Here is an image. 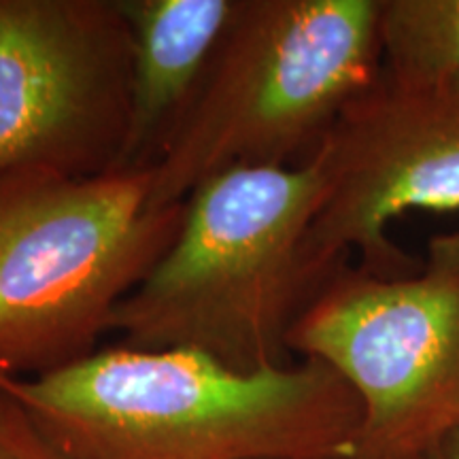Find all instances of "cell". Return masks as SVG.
I'll return each mask as SVG.
<instances>
[{"mask_svg": "<svg viewBox=\"0 0 459 459\" xmlns=\"http://www.w3.org/2000/svg\"><path fill=\"white\" fill-rule=\"evenodd\" d=\"M183 221L152 204V170L0 172V375H49L99 349L113 311Z\"/></svg>", "mask_w": 459, "mask_h": 459, "instance_id": "cell-4", "label": "cell"}, {"mask_svg": "<svg viewBox=\"0 0 459 459\" xmlns=\"http://www.w3.org/2000/svg\"><path fill=\"white\" fill-rule=\"evenodd\" d=\"M378 34L387 77L459 94V0H383Z\"/></svg>", "mask_w": 459, "mask_h": 459, "instance_id": "cell-9", "label": "cell"}, {"mask_svg": "<svg viewBox=\"0 0 459 459\" xmlns=\"http://www.w3.org/2000/svg\"><path fill=\"white\" fill-rule=\"evenodd\" d=\"M383 0H240L192 107L152 166V204L237 166H302L383 68Z\"/></svg>", "mask_w": 459, "mask_h": 459, "instance_id": "cell-3", "label": "cell"}, {"mask_svg": "<svg viewBox=\"0 0 459 459\" xmlns=\"http://www.w3.org/2000/svg\"><path fill=\"white\" fill-rule=\"evenodd\" d=\"M409 459H459V432H453L446 438L438 440V443L428 446L417 455Z\"/></svg>", "mask_w": 459, "mask_h": 459, "instance_id": "cell-11", "label": "cell"}, {"mask_svg": "<svg viewBox=\"0 0 459 459\" xmlns=\"http://www.w3.org/2000/svg\"><path fill=\"white\" fill-rule=\"evenodd\" d=\"M324 196L319 156L209 177L186 198L175 243L115 308L108 332L126 347L187 349L238 372L287 364L291 328L344 266L308 251Z\"/></svg>", "mask_w": 459, "mask_h": 459, "instance_id": "cell-2", "label": "cell"}, {"mask_svg": "<svg viewBox=\"0 0 459 459\" xmlns=\"http://www.w3.org/2000/svg\"><path fill=\"white\" fill-rule=\"evenodd\" d=\"M130 74L117 0H0V172H113Z\"/></svg>", "mask_w": 459, "mask_h": 459, "instance_id": "cell-6", "label": "cell"}, {"mask_svg": "<svg viewBox=\"0 0 459 459\" xmlns=\"http://www.w3.org/2000/svg\"><path fill=\"white\" fill-rule=\"evenodd\" d=\"M0 389L65 459H353L361 426L353 389L308 358L238 372L117 342Z\"/></svg>", "mask_w": 459, "mask_h": 459, "instance_id": "cell-1", "label": "cell"}, {"mask_svg": "<svg viewBox=\"0 0 459 459\" xmlns=\"http://www.w3.org/2000/svg\"><path fill=\"white\" fill-rule=\"evenodd\" d=\"M358 395L353 459H409L459 432V230L438 234L415 273L344 264L287 338Z\"/></svg>", "mask_w": 459, "mask_h": 459, "instance_id": "cell-5", "label": "cell"}, {"mask_svg": "<svg viewBox=\"0 0 459 459\" xmlns=\"http://www.w3.org/2000/svg\"><path fill=\"white\" fill-rule=\"evenodd\" d=\"M0 459H65L30 415L0 389Z\"/></svg>", "mask_w": 459, "mask_h": 459, "instance_id": "cell-10", "label": "cell"}, {"mask_svg": "<svg viewBox=\"0 0 459 459\" xmlns=\"http://www.w3.org/2000/svg\"><path fill=\"white\" fill-rule=\"evenodd\" d=\"M240 0H117L132 34L128 134L115 170H145L192 107Z\"/></svg>", "mask_w": 459, "mask_h": 459, "instance_id": "cell-8", "label": "cell"}, {"mask_svg": "<svg viewBox=\"0 0 459 459\" xmlns=\"http://www.w3.org/2000/svg\"><path fill=\"white\" fill-rule=\"evenodd\" d=\"M325 196L308 232V251L328 266L359 255L377 277H404L421 262L387 237L412 209H459V94L412 88L378 73L344 108L315 153Z\"/></svg>", "mask_w": 459, "mask_h": 459, "instance_id": "cell-7", "label": "cell"}]
</instances>
